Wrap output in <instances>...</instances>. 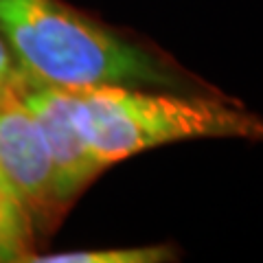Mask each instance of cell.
Returning a JSON list of instances; mask_svg holds the SVG:
<instances>
[{
  "label": "cell",
  "mask_w": 263,
  "mask_h": 263,
  "mask_svg": "<svg viewBox=\"0 0 263 263\" xmlns=\"http://www.w3.org/2000/svg\"><path fill=\"white\" fill-rule=\"evenodd\" d=\"M174 259L169 246H129V248L66 250L42 254L35 252L27 263H162Z\"/></svg>",
  "instance_id": "5"
},
{
  "label": "cell",
  "mask_w": 263,
  "mask_h": 263,
  "mask_svg": "<svg viewBox=\"0 0 263 263\" xmlns=\"http://www.w3.org/2000/svg\"><path fill=\"white\" fill-rule=\"evenodd\" d=\"M66 90L79 134L103 169L178 141H263V119L217 97L171 90L154 92V88L121 84Z\"/></svg>",
  "instance_id": "2"
},
{
  "label": "cell",
  "mask_w": 263,
  "mask_h": 263,
  "mask_svg": "<svg viewBox=\"0 0 263 263\" xmlns=\"http://www.w3.org/2000/svg\"><path fill=\"white\" fill-rule=\"evenodd\" d=\"M0 37L24 75L44 84H121L171 92L204 88L167 55L62 0H0Z\"/></svg>",
  "instance_id": "1"
},
{
  "label": "cell",
  "mask_w": 263,
  "mask_h": 263,
  "mask_svg": "<svg viewBox=\"0 0 263 263\" xmlns=\"http://www.w3.org/2000/svg\"><path fill=\"white\" fill-rule=\"evenodd\" d=\"M64 215L35 119L20 92L0 97V261L27 263Z\"/></svg>",
  "instance_id": "3"
},
{
  "label": "cell",
  "mask_w": 263,
  "mask_h": 263,
  "mask_svg": "<svg viewBox=\"0 0 263 263\" xmlns=\"http://www.w3.org/2000/svg\"><path fill=\"white\" fill-rule=\"evenodd\" d=\"M20 99L35 119L53 162L55 186L62 206L68 211L103 167L86 147L70 112L68 90L64 86L27 79Z\"/></svg>",
  "instance_id": "4"
},
{
  "label": "cell",
  "mask_w": 263,
  "mask_h": 263,
  "mask_svg": "<svg viewBox=\"0 0 263 263\" xmlns=\"http://www.w3.org/2000/svg\"><path fill=\"white\" fill-rule=\"evenodd\" d=\"M27 79L31 77L24 75V70L15 64L11 51L3 42V37H0V97L20 92L22 86L27 84Z\"/></svg>",
  "instance_id": "6"
}]
</instances>
